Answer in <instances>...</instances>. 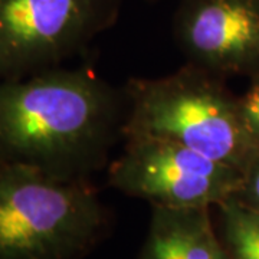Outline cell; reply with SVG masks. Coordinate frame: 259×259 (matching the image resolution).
<instances>
[{"instance_id": "30bf717a", "label": "cell", "mask_w": 259, "mask_h": 259, "mask_svg": "<svg viewBox=\"0 0 259 259\" xmlns=\"http://www.w3.org/2000/svg\"><path fill=\"white\" fill-rule=\"evenodd\" d=\"M235 197L259 212V150L243 168L241 186Z\"/></svg>"}, {"instance_id": "ba28073f", "label": "cell", "mask_w": 259, "mask_h": 259, "mask_svg": "<svg viewBox=\"0 0 259 259\" xmlns=\"http://www.w3.org/2000/svg\"><path fill=\"white\" fill-rule=\"evenodd\" d=\"M229 259H259V212L232 196L216 206ZM221 239V238H219Z\"/></svg>"}, {"instance_id": "277c9868", "label": "cell", "mask_w": 259, "mask_h": 259, "mask_svg": "<svg viewBox=\"0 0 259 259\" xmlns=\"http://www.w3.org/2000/svg\"><path fill=\"white\" fill-rule=\"evenodd\" d=\"M121 0H0V81L62 66L118 18Z\"/></svg>"}, {"instance_id": "52a82bcc", "label": "cell", "mask_w": 259, "mask_h": 259, "mask_svg": "<svg viewBox=\"0 0 259 259\" xmlns=\"http://www.w3.org/2000/svg\"><path fill=\"white\" fill-rule=\"evenodd\" d=\"M210 207H153L140 259H222Z\"/></svg>"}, {"instance_id": "9c48e42d", "label": "cell", "mask_w": 259, "mask_h": 259, "mask_svg": "<svg viewBox=\"0 0 259 259\" xmlns=\"http://www.w3.org/2000/svg\"><path fill=\"white\" fill-rule=\"evenodd\" d=\"M243 124L255 147L259 150V74L250 76L248 90L238 97Z\"/></svg>"}, {"instance_id": "8fae6325", "label": "cell", "mask_w": 259, "mask_h": 259, "mask_svg": "<svg viewBox=\"0 0 259 259\" xmlns=\"http://www.w3.org/2000/svg\"><path fill=\"white\" fill-rule=\"evenodd\" d=\"M222 259H229V256H228V253H226V252H225V255H223Z\"/></svg>"}, {"instance_id": "3957f363", "label": "cell", "mask_w": 259, "mask_h": 259, "mask_svg": "<svg viewBox=\"0 0 259 259\" xmlns=\"http://www.w3.org/2000/svg\"><path fill=\"white\" fill-rule=\"evenodd\" d=\"M107 228L90 180L0 163V259H81Z\"/></svg>"}, {"instance_id": "7a4b0ae2", "label": "cell", "mask_w": 259, "mask_h": 259, "mask_svg": "<svg viewBox=\"0 0 259 259\" xmlns=\"http://www.w3.org/2000/svg\"><path fill=\"white\" fill-rule=\"evenodd\" d=\"M124 139L175 141L243 171L258 148L225 78L186 62L158 78H130Z\"/></svg>"}, {"instance_id": "6da1fadb", "label": "cell", "mask_w": 259, "mask_h": 259, "mask_svg": "<svg viewBox=\"0 0 259 259\" xmlns=\"http://www.w3.org/2000/svg\"><path fill=\"white\" fill-rule=\"evenodd\" d=\"M122 88L90 68L56 66L0 81V163L90 180L124 140Z\"/></svg>"}, {"instance_id": "5b68a950", "label": "cell", "mask_w": 259, "mask_h": 259, "mask_svg": "<svg viewBox=\"0 0 259 259\" xmlns=\"http://www.w3.org/2000/svg\"><path fill=\"white\" fill-rule=\"evenodd\" d=\"M242 173L175 141L128 137L108 166V183L153 207L212 209L236 194Z\"/></svg>"}, {"instance_id": "8992f818", "label": "cell", "mask_w": 259, "mask_h": 259, "mask_svg": "<svg viewBox=\"0 0 259 259\" xmlns=\"http://www.w3.org/2000/svg\"><path fill=\"white\" fill-rule=\"evenodd\" d=\"M173 32L189 64L222 78L259 74V0H180Z\"/></svg>"}]
</instances>
